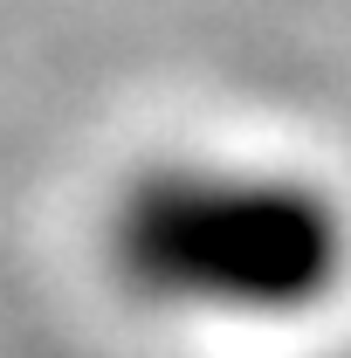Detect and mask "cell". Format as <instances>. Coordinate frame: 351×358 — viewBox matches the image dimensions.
Here are the masks:
<instances>
[{"label": "cell", "mask_w": 351, "mask_h": 358, "mask_svg": "<svg viewBox=\"0 0 351 358\" xmlns=\"http://www.w3.org/2000/svg\"><path fill=\"white\" fill-rule=\"evenodd\" d=\"M110 268L193 324H303L351 275V214L331 186L255 159H166L117 193Z\"/></svg>", "instance_id": "1"}]
</instances>
